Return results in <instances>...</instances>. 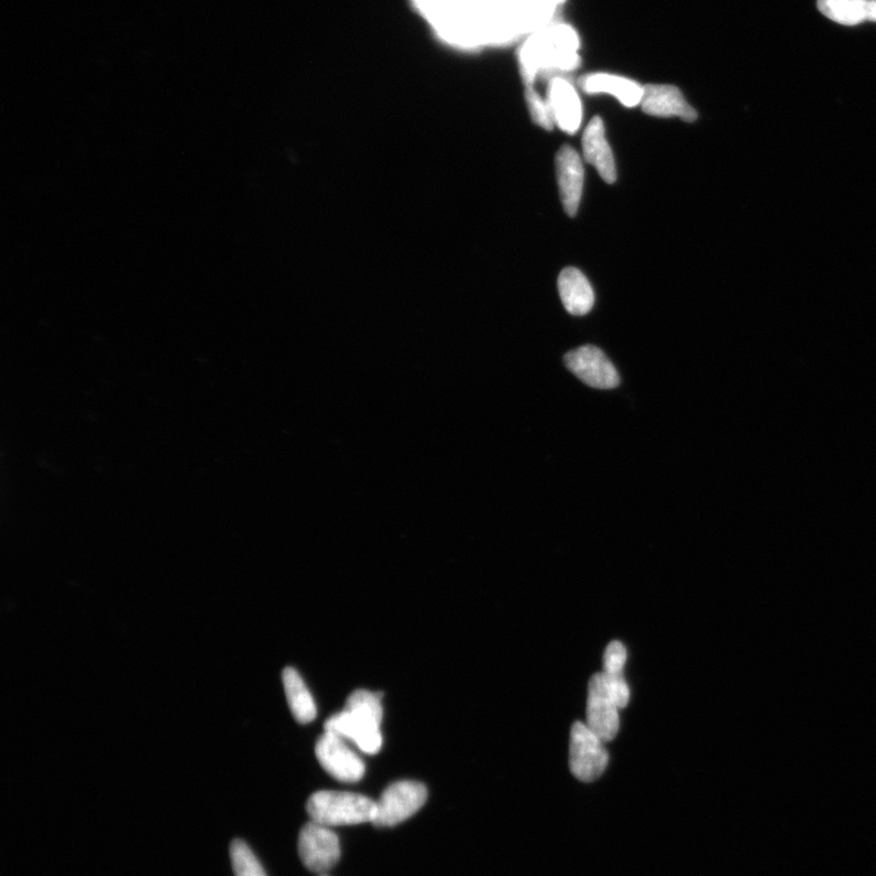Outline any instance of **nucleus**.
Instances as JSON below:
<instances>
[{
	"label": "nucleus",
	"instance_id": "1",
	"mask_svg": "<svg viewBox=\"0 0 876 876\" xmlns=\"http://www.w3.org/2000/svg\"><path fill=\"white\" fill-rule=\"evenodd\" d=\"M580 40L577 31L567 24L553 23L535 32L519 51L520 71L527 87H533L544 73H566L579 67ZM553 76V77H554Z\"/></svg>",
	"mask_w": 876,
	"mask_h": 876
},
{
	"label": "nucleus",
	"instance_id": "2",
	"mask_svg": "<svg viewBox=\"0 0 876 876\" xmlns=\"http://www.w3.org/2000/svg\"><path fill=\"white\" fill-rule=\"evenodd\" d=\"M382 698L383 693L356 691L348 696L345 710L325 722V732L348 739L365 754H377L383 746L380 732L384 713Z\"/></svg>",
	"mask_w": 876,
	"mask_h": 876
},
{
	"label": "nucleus",
	"instance_id": "3",
	"mask_svg": "<svg viewBox=\"0 0 876 876\" xmlns=\"http://www.w3.org/2000/svg\"><path fill=\"white\" fill-rule=\"evenodd\" d=\"M308 812L316 825L328 828L355 826L373 821L376 802L360 794L323 790L309 799Z\"/></svg>",
	"mask_w": 876,
	"mask_h": 876
},
{
	"label": "nucleus",
	"instance_id": "4",
	"mask_svg": "<svg viewBox=\"0 0 876 876\" xmlns=\"http://www.w3.org/2000/svg\"><path fill=\"white\" fill-rule=\"evenodd\" d=\"M609 754L604 742L583 722H575L569 736V769L580 782L592 783L605 772Z\"/></svg>",
	"mask_w": 876,
	"mask_h": 876
},
{
	"label": "nucleus",
	"instance_id": "5",
	"mask_svg": "<svg viewBox=\"0 0 876 876\" xmlns=\"http://www.w3.org/2000/svg\"><path fill=\"white\" fill-rule=\"evenodd\" d=\"M428 789L418 782H397L389 785L376 802L373 825L392 828L416 815L425 805Z\"/></svg>",
	"mask_w": 876,
	"mask_h": 876
},
{
	"label": "nucleus",
	"instance_id": "6",
	"mask_svg": "<svg viewBox=\"0 0 876 876\" xmlns=\"http://www.w3.org/2000/svg\"><path fill=\"white\" fill-rule=\"evenodd\" d=\"M299 853L305 868L323 874L340 861V841L332 829L311 821L300 832Z\"/></svg>",
	"mask_w": 876,
	"mask_h": 876
},
{
	"label": "nucleus",
	"instance_id": "7",
	"mask_svg": "<svg viewBox=\"0 0 876 876\" xmlns=\"http://www.w3.org/2000/svg\"><path fill=\"white\" fill-rule=\"evenodd\" d=\"M315 756L332 777L344 783L360 782L365 773L363 759L351 751L345 739L325 732L316 742Z\"/></svg>",
	"mask_w": 876,
	"mask_h": 876
},
{
	"label": "nucleus",
	"instance_id": "8",
	"mask_svg": "<svg viewBox=\"0 0 876 876\" xmlns=\"http://www.w3.org/2000/svg\"><path fill=\"white\" fill-rule=\"evenodd\" d=\"M568 371L580 382L599 389H611L620 385V375L600 348L587 345L576 348L565 356Z\"/></svg>",
	"mask_w": 876,
	"mask_h": 876
},
{
	"label": "nucleus",
	"instance_id": "9",
	"mask_svg": "<svg viewBox=\"0 0 876 876\" xmlns=\"http://www.w3.org/2000/svg\"><path fill=\"white\" fill-rule=\"evenodd\" d=\"M619 707L611 699L601 673L589 681L587 725L601 741H614L620 730Z\"/></svg>",
	"mask_w": 876,
	"mask_h": 876
},
{
	"label": "nucleus",
	"instance_id": "10",
	"mask_svg": "<svg viewBox=\"0 0 876 876\" xmlns=\"http://www.w3.org/2000/svg\"><path fill=\"white\" fill-rule=\"evenodd\" d=\"M547 100L559 129L567 134L577 133L583 123L584 111L574 84L564 76L552 77Z\"/></svg>",
	"mask_w": 876,
	"mask_h": 876
},
{
	"label": "nucleus",
	"instance_id": "11",
	"mask_svg": "<svg viewBox=\"0 0 876 876\" xmlns=\"http://www.w3.org/2000/svg\"><path fill=\"white\" fill-rule=\"evenodd\" d=\"M640 107L644 112L657 118H677L685 122H694L698 113L685 100L682 92L670 84H647L644 86Z\"/></svg>",
	"mask_w": 876,
	"mask_h": 876
},
{
	"label": "nucleus",
	"instance_id": "12",
	"mask_svg": "<svg viewBox=\"0 0 876 876\" xmlns=\"http://www.w3.org/2000/svg\"><path fill=\"white\" fill-rule=\"evenodd\" d=\"M556 173L565 213L569 217H574L577 215L580 197H583L585 170L583 160L572 146L564 145L559 151Z\"/></svg>",
	"mask_w": 876,
	"mask_h": 876
},
{
	"label": "nucleus",
	"instance_id": "13",
	"mask_svg": "<svg viewBox=\"0 0 876 876\" xmlns=\"http://www.w3.org/2000/svg\"><path fill=\"white\" fill-rule=\"evenodd\" d=\"M579 87L587 94L612 95L626 108L638 107L644 94L638 82L607 72L589 73L579 80Z\"/></svg>",
	"mask_w": 876,
	"mask_h": 876
},
{
	"label": "nucleus",
	"instance_id": "14",
	"mask_svg": "<svg viewBox=\"0 0 876 876\" xmlns=\"http://www.w3.org/2000/svg\"><path fill=\"white\" fill-rule=\"evenodd\" d=\"M583 147L586 161L596 167V170L607 183H615L617 178L616 164L607 140L603 120L595 118L589 122L584 134Z\"/></svg>",
	"mask_w": 876,
	"mask_h": 876
},
{
	"label": "nucleus",
	"instance_id": "15",
	"mask_svg": "<svg viewBox=\"0 0 876 876\" xmlns=\"http://www.w3.org/2000/svg\"><path fill=\"white\" fill-rule=\"evenodd\" d=\"M557 288L569 314L585 315L593 309L596 297L592 285L577 268H565L559 276Z\"/></svg>",
	"mask_w": 876,
	"mask_h": 876
},
{
	"label": "nucleus",
	"instance_id": "16",
	"mask_svg": "<svg viewBox=\"0 0 876 876\" xmlns=\"http://www.w3.org/2000/svg\"><path fill=\"white\" fill-rule=\"evenodd\" d=\"M283 682L295 720L302 724L313 722L316 717V706L299 672L292 668L285 669Z\"/></svg>",
	"mask_w": 876,
	"mask_h": 876
},
{
	"label": "nucleus",
	"instance_id": "17",
	"mask_svg": "<svg viewBox=\"0 0 876 876\" xmlns=\"http://www.w3.org/2000/svg\"><path fill=\"white\" fill-rule=\"evenodd\" d=\"M819 12L843 26H857L868 21V0H818Z\"/></svg>",
	"mask_w": 876,
	"mask_h": 876
},
{
	"label": "nucleus",
	"instance_id": "18",
	"mask_svg": "<svg viewBox=\"0 0 876 876\" xmlns=\"http://www.w3.org/2000/svg\"><path fill=\"white\" fill-rule=\"evenodd\" d=\"M230 860L236 876H267L255 853L242 840L231 842Z\"/></svg>",
	"mask_w": 876,
	"mask_h": 876
},
{
	"label": "nucleus",
	"instance_id": "19",
	"mask_svg": "<svg viewBox=\"0 0 876 876\" xmlns=\"http://www.w3.org/2000/svg\"><path fill=\"white\" fill-rule=\"evenodd\" d=\"M526 101L533 122L547 131H552L555 122L548 100L543 99L533 87H527Z\"/></svg>",
	"mask_w": 876,
	"mask_h": 876
},
{
	"label": "nucleus",
	"instance_id": "20",
	"mask_svg": "<svg viewBox=\"0 0 876 876\" xmlns=\"http://www.w3.org/2000/svg\"><path fill=\"white\" fill-rule=\"evenodd\" d=\"M601 677H603L611 699L614 700L619 709H625L629 703L631 692L624 674L603 672Z\"/></svg>",
	"mask_w": 876,
	"mask_h": 876
},
{
	"label": "nucleus",
	"instance_id": "21",
	"mask_svg": "<svg viewBox=\"0 0 876 876\" xmlns=\"http://www.w3.org/2000/svg\"><path fill=\"white\" fill-rule=\"evenodd\" d=\"M627 660V650L619 640L611 641L604 652V672L622 673Z\"/></svg>",
	"mask_w": 876,
	"mask_h": 876
},
{
	"label": "nucleus",
	"instance_id": "22",
	"mask_svg": "<svg viewBox=\"0 0 876 876\" xmlns=\"http://www.w3.org/2000/svg\"><path fill=\"white\" fill-rule=\"evenodd\" d=\"M868 21L876 23V0H868Z\"/></svg>",
	"mask_w": 876,
	"mask_h": 876
},
{
	"label": "nucleus",
	"instance_id": "23",
	"mask_svg": "<svg viewBox=\"0 0 876 876\" xmlns=\"http://www.w3.org/2000/svg\"><path fill=\"white\" fill-rule=\"evenodd\" d=\"M554 2L556 3L557 7H561L566 2V0H554Z\"/></svg>",
	"mask_w": 876,
	"mask_h": 876
}]
</instances>
